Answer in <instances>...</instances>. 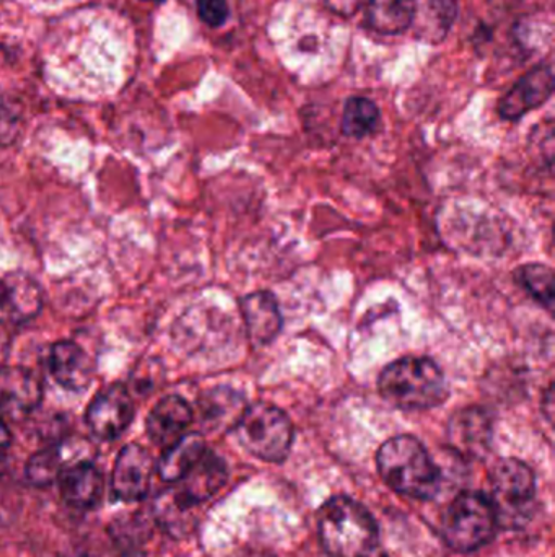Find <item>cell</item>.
<instances>
[{
	"mask_svg": "<svg viewBox=\"0 0 555 557\" xmlns=\"http://www.w3.org/2000/svg\"><path fill=\"white\" fill-rule=\"evenodd\" d=\"M517 284L541 307L553 310L555 301L554 271L546 264H524L515 271Z\"/></svg>",
	"mask_w": 555,
	"mask_h": 557,
	"instance_id": "cb8c5ba5",
	"label": "cell"
},
{
	"mask_svg": "<svg viewBox=\"0 0 555 557\" xmlns=\"http://www.w3.org/2000/svg\"><path fill=\"white\" fill-rule=\"evenodd\" d=\"M205 451L207 448H205V441L201 434L198 432L185 434L175 444L165 448V454L159 461L156 471L166 483H179L201 460Z\"/></svg>",
	"mask_w": 555,
	"mask_h": 557,
	"instance_id": "ffe728a7",
	"label": "cell"
},
{
	"mask_svg": "<svg viewBox=\"0 0 555 557\" xmlns=\"http://www.w3.org/2000/svg\"><path fill=\"white\" fill-rule=\"evenodd\" d=\"M134 419V403L126 386L121 383L101 389L88 406L85 421L94 437L116 441Z\"/></svg>",
	"mask_w": 555,
	"mask_h": 557,
	"instance_id": "52a82bcc",
	"label": "cell"
},
{
	"mask_svg": "<svg viewBox=\"0 0 555 557\" xmlns=\"http://www.w3.org/2000/svg\"><path fill=\"white\" fill-rule=\"evenodd\" d=\"M7 470V457L3 454L2 448H0V476L5 473Z\"/></svg>",
	"mask_w": 555,
	"mask_h": 557,
	"instance_id": "4dcf8cb0",
	"label": "cell"
},
{
	"mask_svg": "<svg viewBox=\"0 0 555 557\" xmlns=\"http://www.w3.org/2000/svg\"><path fill=\"white\" fill-rule=\"evenodd\" d=\"M42 308L41 287L25 273L0 277V324L22 326L38 317Z\"/></svg>",
	"mask_w": 555,
	"mask_h": 557,
	"instance_id": "9c48e42d",
	"label": "cell"
},
{
	"mask_svg": "<svg viewBox=\"0 0 555 557\" xmlns=\"http://www.w3.org/2000/svg\"><path fill=\"white\" fill-rule=\"evenodd\" d=\"M380 110L377 103L364 97H352L345 101L341 117V131L352 139H364L377 131Z\"/></svg>",
	"mask_w": 555,
	"mask_h": 557,
	"instance_id": "7402d4cb",
	"label": "cell"
},
{
	"mask_svg": "<svg viewBox=\"0 0 555 557\" xmlns=\"http://www.w3.org/2000/svg\"><path fill=\"white\" fill-rule=\"evenodd\" d=\"M42 399L41 380L23 367H0V409L13 419L31 414Z\"/></svg>",
	"mask_w": 555,
	"mask_h": 557,
	"instance_id": "5bb4252c",
	"label": "cell"
},
{
	"mask_svg": "<svg viewBox=\"0 0 555 557\" xmlns=\"http://www.w3.org/2000/svg\"><path fill=\"white\" fill-rule=\"evenodd\" d=\"M384 401L403 411H426L442 406L450 388L445 373L430 357L407 356L388 363L378 376Z\"/></svg>",
	"mask_w": 555,
	"mask_h": 557,
	"instance_id": "7a4b0ae2",
	"label": "cell"
},
{
	"mask_svg": "<svg viewBox=\"0 0 555 557\" xmlns=\"http://www.w3.org/2000/svg\"><path fill=\"white\" fill-rule=\"evenodd\" d=\"M152 455L137 444L126 445L117 455L113 468L114 496L124 503H137L147 496L152 483Z\"/></svg>",
	"mask_w": 555,
	"mask_h": 557,
	"instance_id": "30bf717a",
	"label": "cell"
},
{
	"mask_svg": "<svg viewBox=\"0 0 555 557\" xmlns=\"http://www.w3.org/2000/svg\"><path fill=\"white\" fill-rule=\"evenodd\" d=\"M248 339L254 347L273 344L282 331V313L273 292H251L240 300Z\"/></svg>",
	"mask_w": 555,
	"mask_h": 557,
	"instance_id": "4fadbf2b",
	"label": "cell"
},
{
	"mask_svg": "<svg viewBox=\"0 0 555 557\" xmlns=\"http://www.w3.org/2000/svg\"><path fill=\"white\" fill-rule=\"evenodd\" d=\"M234 429L241 447L267 463H282L295 435L286 411L266 401L247 406Z\"/></svg>",
	"mask_w": 555,
	"mask_h": 557,
	"instance_id": "5b68a950",
	"label": "cell"
},
{
	"mask_svg": "<svg viewBox=\"0 0 555 557\" xmlns=\"http://www.w3.org/2000/svg\"><path fill=\"white\" fill-rule=\"evenodd\" d=\"M150 535L149 520L140 517L139 513H130L127 517H121L111 527V536L119 546L139 545L146 542Z\"/></svg>",
	"mask_w": 555,
	"mask_h": 557,
	"instance_id": "484cf974",
	"label": "cell"
},
{
	"mask_svg": "<svg viewBox=\"0 0 555 557\" xmlns=\"http://www.w3.org/2000/svg\"><path fill=\"white\" fill-rule=\"evenodd\" d=\"M67 450L64 447H49L45 450L36 451L28 463H26V478L29 483L38 487L49 486L59 480L62 471L65 470L67 461Z\"/></svg>",
	"mask_w": 555,
	"mask_h": 557,
	"instance_id": "d4e9b609",
	"label": "cell"
},
{
	"mask_svg": "<svg viewBox=\"0 0 555 557\" xmlns=\"http://www.w3.org/2000/svg\"><path fill=\"white\" fill-rule=\"evenodd\" d=\"M319 540L331 557H371L380 542L374 516L357 500L338 496L319 512Z\"/></svg>",
	"mask_w": 555,
	"mask_h": 557,
	"instance_id": "277c9868",
	"label": "cell"
},
{
	"mask_svg": "<svg viewBox=\"0 0 555 557\" xmlns=\"http://www.w3.org/2000/svg\"><path fill=\"white\" fill-rule=\"evenodd\" d=\"M368 0H323L326 9L331 10L336 15L354 16L361 9L367 7Z\"/></svg>",
	"mask_w": 555,
	"mask_h": 557,
	"instance_id": "83f0119b",
	"label": "cell"
},
{
	"mask_svg": "<svg viewBox=\"0 0 555 557\" xmlns=\"http://www.w3.org/2000/svg\"><path fill=\"white\" fill-rule=\"evenodd\" d=\"M156 2H159V0H156Z\"/></svg>",
	"mask_w": 555,
	"mask_h": 557,
	"instance_id": "d6a6232c",
	"label": "cell"
},
{
	"mask_svg": "<svg viewBox=\"0 0 555 557\" xmlns=\"http://www.w3.org/2000/svg\"><path fill=\"white\" fill-rule=\"evenodd\" d=\"M126 58V38L121 26L94 13L62 22L49 46L52 71L103 75L123 71Z\"/></svg>",
	"mask_w": 555,
	"mask_h": 557,
	"instance_id": "6da1fadb",
	"label": "cell"
},
{
	"mask_svg": "<svg viewBox=\"0 0 555 557\" xmlns=\"http://www.w3.org/2000/svg\"><path fill=\"white\" fill-rule=\"evenodd\" d=\"M199 18L212 28L227 23L230 16L227 0H198Z\"/></svg>",
	"mask_w": 555,
	"mask_h": 557,
	"instance_id": "4316f807",
	"label": "cell"
},
{
	"mask_svg": "<svg viewBox=\"0 0 555 557\" xmlns=\"http://www.w3.org/2000/svg\"><path fill=\"white\" fill-rule=\"evenodd\" d=\"M244 408L247 406L241 401V396L234 389L215 388L201 399L202 418L212 428L230 424V422L235 428Z\"/></svg>",
	"mask_w": 555,
	"mask_h": 557,
	"instance_id": "603a6c76",
	"label": "cell"
},
{
	"mask_svg": "<svg viewBox=\"0 0 555 557\" xmlns=\"http://www.w3.org/2000/svg\"><path fill=\"white\" fill-rule=\"evenodd\" d=\"M381 480L403 496L430 499L440 487V470L429 451L413 435H396L377 454Z\"/></svg>",
	"mask_w": 555,
	"mask_h": 557,
	"instance_id": "3957f363",
	"label": "cell"
},
{
	"mask_svg": "<svg viewBox=\"0 0 555 557\" xmlns=\"http://www.w3.org/2000/svg\"><path fill=\"white\" fill-rule=\"evenodd\" d=\"M192 408L181 396H166L156 403L147 418V434L159 447L168 448L182 437L191 425Z\"/></svg>",
	"mask_w": 555,
	"mask_h": 557,
	"instance_id": "2e32d148",
	"label": "cell"
},
{
	"mask_svg": "<svg viewBox=\"0 0 555 557\" xmlns=\"http://www.w3.org/2000/svg\"><path fill=\"white\" fill-rule=\"evenodd\" d=\"M414 0H368V28L380 35H400L407 32L413 23Z\"/></svg>",
	"mask_w": 555,
	"mask_h": 557,
	"instance_id": "44dd1931",
	"label": "cell"
},
{
	"mask_svg": "<svg viewBox=\"0 0 555 557\" xmlns=\"http://www.w3.org/2000/svg\"><path fill=\"white\" fill-rule=\"evenodd\" d=\"M497 525V510L491 497L462 493L443 516L442 535L450 548L469 553L491 542Z\"/></svg>",
	"mask_w": 555,
	"mask_h": 557,
	"instance_id": "8992f818",
	"label": "cell"
},
{
	"mask_svg": "<svg viewBox=\"0 0 555 557\" xmlns=\"http://www.w3.org/2000/svg\"><path fill=\"white\" fill-rule=\"evenodd\" d=\"M49 370L55 382L68 392H84L93 380L90 356L72 341H59L49 354Z\"/></svg>",
	"mask_w": 555,
	"mask_h": 557,
	"instance_id": "e0dca14e",
	"label": "cell"
},
{
	"mask_svg": "<svg viewBox=\"0 0 555 557\" xmlns=\"http://www.w3.org/2000/svg\"><path fill=\"white\" fill-rule=\"evenodd\" d=\"M41 2H65V0H41Z\"/></svg>",
	"mask_w": 555,
	"mask_h": 557,
	"instance_id": "1f68e13d",
	"label": "cell"
},
{
	"mask_svg": "<svg viewBox=\"0 0 555 557\" xmlns=\"http://www.w3.org/2000/svg\"><path fill=\"white\" fill-rule=\"evenodd\" d=\"M231 557H277V556H274L273 553L264 552V549L247 548V549H240V552L235 553V555Z\"/></svg>",
	"mask_w": 555,
	"mask_h": 557,
	"instance_id": "f1b7e54d",
	"label": "cell"
},
{
	"mask_svg": "<svg viewBox=\"0 0 555 557\" xmlns=\"http://www.w3.org/2000/svg\"><path fill=\"white\" fill-rule=\"evenodd\" d=\"M492 503L499 513L517 512L530 506L537 491L533 470L517 458H502L491 470Z\"/></svg>",
	"mask_w": 555,
	"mask_h": 557,
	"instance_id": "ba28073f",
	"label": "cell"
},
{
	"mask_svg": "<svg viewBox=\"0 0 555 557\" xmlns=\"http://www.w3.org/2000/svg\"><path fill=\"white\" fill-rule=\"evenodd\" d=\"M554 94V72L550 64H540L514 85L499 103V114L507 121H518L543 107Z\"/></svg>",
	"mask_w": 555,
	"mask_h": 557,
	"instance_id": "8fae6325",
	"label": "cell"
},
{
	"mask_svg": "<svg viewBox=\"0 0 555 557\" xmlns=\"http://www.w3.org/2000/svg\"><path fill=\"white\" fill-rule=\"evenodd\" d=\"M59 486H61L62 499L75 509H97L103 499V474L88 460L68 465L59 476Z\"/></svg>",
	"mask_w": 555,
	"mask_h": 557,
	"instance_id": "9a60e30c",
	"label": "cell"
},
{
	"mask_svg": "<svg viewBox=\"0 0 555 557\" xmlns=\"http://www.w3.org/2000/svg\"><path fill=\"white\" fill-rule=\"evenodd\" d=\"M458 7L459 0H414V36L427 45H439L449 36Z\"/></svg>",
	"mask_w": 555,
	"mask_h": 557,
	"instance_id": "ac0fdd59",
	"label": "cell"
},
{
	"mask_svg": "<svg viewBox=\"0 0 555 557\" xmlns=\"http://www.w3.org/2000/svg\"><path fill=\"white\" fill-rule=\"evenodd\" d=\"M227 480V468L220 458L205 451L195 467L179 481L176 494L189 507H195L214 496Z\"/></svg>",
	"mask_w": 555,
	"mask_h": 557,
	"instance_id": "d6986e66",
	"label": "cell"
},
{
	"mask_svg": "<svg viewBox=\"0 0 555 557\" xmlns=\"http://www.w3.org/2000/svg\"><path fill=\"white\" fill-rule=\"evenodd\" d=\"M449 444L463 458H484L492 445L491 416L481 408L455 412L449 422Z\"/></svg>",
	"mask_w": 555,
	"mask_h": 557,
	"instance_id": "7c38bea8",
	"label": "cell"
},
{
	"mask_svg": "<svg viewBox=\"0 0 555 557\" xmlns=\"http://www.w3.org/2000/svg\"><path fill=\"white\" fill-rule=\"evenodd\" d=\"M12 441V435H10L9 428H7L5 422L0 418V448L7 447Z\"/></svg>",
	"mask_w": 555,
	"mask_h": 557,
	"instance_id": "f546056e",
	"label": "cell"
}]
</instances>
